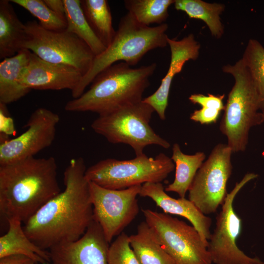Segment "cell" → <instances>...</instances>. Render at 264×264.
<instances>
[{
	"mask_svg": "<svg viewBox=\"0 0 264 264\" xmlns=\"http://www.w3.org/2000/svg\"><path fill=\"white\" fill-rule=\"evenodd\" d=\"M145 221L176 264H212L207 244L192 225L164 213L142 209Z\"/></svg>",
	"mask_w": 264,
	"mask_h": 264,
	"instance_id": "obj_9",
	"label": "cell"
},
{
	"mask_svg": "<svg viewBox=\"0 0 264 264\" xmlns=\"http://www.w3.org/2000/svg\"><path fill=\"white\" fill-rule=\"evenodd\" d=\"M0 132L4 136L14 134L15 133L13 120L8 117L4 113V107L5 105L0 104Z\"/></svg>",
	"mask_w": 264,
	"mask_h": 264,
	"instance_id": "obj_31",
	"label": "cell"
},
{
	"mask_svg": "<svg viewBox=\"0 0 264 264\" xmlns=\"http://www.w3.org/2000/svg\"><path fill=\"white\" fill-rule=\"evenodd\" d=\"M10 0H0V58L16 55L22 49L25 24L17 16Z\"/></svg>",
	"mask_w": 264,
	"mask_h": 264,
	"instance_id": "obj_20",
	"label": "cell"
},
{
	"mask_svg": "<svg viewBox=\"0 0 264 264\" xmlns=\"http://www.w3.org/2000/svg\"><path fill=\"white\" fill-rule=\"evenodd\" d=\"M32 259L22 255H10L0 258V264H36Z\"/></svg>",
	"mask_w": 264,
	"mask_h": 264,
	"instance_id": "obj_32",
	"label": "cell"
},
{
	"mask_svg": "<svg viewBox=\"0 0 264 264\" xmlns=\"http://www.w3.org/2000/svg\"><path fill=\"white\" fill-rule=\"evenodd\" d=\"M82 77L81 72L72 66L49 62L31 52L21 82L31 90L68 89L71 91Z\"/></svg>",
	"mask_w": 264,
	"mask_h": 264,
	"instance_id": "obj_15",
	"label": "cell"
},
{
	"mask_svg": "<svg viewBox=\"0 0 264 264\" xmlns=\"http://www.w3.org/2000/svg\"><path fill=\"white\" fill-rule=\"evenodd\" d=\"M7 220L8 231L0 237V258L22 255L32 259L36 264L50 263L49 251L41 249L31 241L23 230L22 221L15 218Z\"/></svg>",
	"mask_w": 264,
	"mask_h": 264,
	"instance_id": "obj_19",
	"label": "cell"
},
{
	"mask_svg": "<svg viewBox=\"0 0 264 264\" xmlns=\"http://www.w3.org/2000/svg\"><path fill=\"white\" fill-rule=\"evenodd\" d=\"M222 70L231 74L235 82L228 94L220 129L233 152H243L250 129L264 122L260 97L241 59L235 64L224 66Z\"/></svg>",
	"mask_w": 264,
	"mask_h": 264,
	"instance_id": "obj_5",
	"label": "cell"
},
{
	"mask_svg": "<svg viewBox=\"0 0 264 264\" xmlns=\"http://www.w3.org/2000/svg\"><path fill=\"white\" fill-rule=\"evenodd\" d=\"M31 54L30 50L22 49L14 56L4 58L0 63V104L6 106L16 102L31 90L21 82Z\"/></svg>",
	"mask_w": 264,
	"mask_h": 264,
	"instance_id": "obj_18",
	"label": "cell"
},
{
	"mask_svg": "<svg viewBox=\"0 0 264 264\" xmlns=\"http://www.w3.org/2000/svg\"><path fill=\"white\" fill-rule=\"evenodd\" d=\"M259 93L264 114V47L257 40H249L241 58Z\"/></svg>",
	"mask_w": 264,
	"mask_h": 264,
	"instance_id": "obj_27",
	"label": "cell"
},
{
	"mask_svg": "<svg viewBox=\"0 0 264 264\" xmlns=\"http://www.w3.org/2000/svg\"><path fill=\"white\" fill-rule=\"evenodd\" d=\"M108 264H140L130 243L129 236L122 232L109 246Z\"/></svg>",
	"mask_w": 264,
	"mask_h": 264,
	"instance_id": "obj_30",
	"label": "cell"
},
{
	"mask_svg": "<svg viewBox=\"0 0 264 264\" xmlns=\"http://www.w3.org/2000/svg\"><path fill=\"white\" fill-rule=\"evenodd\" d=\"M255 173L246 174L227 193L216 218V227L211 234L208 250L215 264H264L258 257H250L240 249L236 243L242 228L241 219L233 207L234 199L240 190L249 181L258 177Z\"/></svg>",
	"mask_w": 264,
	"mask_h": 264,
	"instance_id": "obj_11",
	"label": "cell"
},
{
	"mask_svg": "<svg viewBox=\"0 0 264 264\" xmlns=\"http://www.w3.org/2000/svg\"><path fill=\"white\" fill-rule=\"evenodd\" d=\"M60 117L45 108H39L29 117L22 134L2 142L0 165L8 164L34 155L49 147L54 140Z\"/></svg>",
	"mask_w": 264,
	"mask_h": 264,
	"instance_id": "obj_13",
	"label": "cell"
},
{
	"mask_svg": "<svg viewBox=\"0 0 264 264\" xmlns=\"http://www.w3.org/2000/svg\"><path fill=\"white\" fill-rule=\"evenodd\" d=\"M130 245L140 264H176L162 248L145 221L129 236Z\"/></svg>",
	"mask_w": 264,
	"mask_h": 264,
	"instance_id": "obj_21",
	"label": "cell"
},
{
	"mask_svg": "<svg viewBox=\"0 0 264 264\" xmlns=\"http://www.w3.org/2000/svg\"><path fill=\"white\" fill-rule=\"evenodd\" d=\"M22 7L36 17L40 25L44 28L54 31H63L66 29V18L53 12L44 0H11Z\"/></svg>",
	"mask_w": 264,
	"mask_h": 264,
	"instance_id": "obj_28",
	"label": "cell"
},
{
	"mask_svg": "<svg viewBox=\"0 0 264 264\" xmlns=\"http://www.w3.org/2000/svg\"><path fill=\"white\" fill-rule=\"evenodd\" d=\"M224 94L214 95L208 94H193L189 100L194 104H198L201 108L195 110L190 115V119L201 124L215 123L221 110H224L223 99Z\"/></svg>",
	"mask_w": 264,
	"mask_h": 264,
	"instance_id": "obj_29",
	"label": "cell"
},
{
	"mask_svg": "<svg viewBox=\"0 0 264 264\" xmlns=\"http://www.w3.org/2000/svg\"><path fill=\"white\" fill-rule=\"evenodd\" d=\"M109 243L94 219L78 240L49 249L51 264H108Z\"/></svg>",
	"mask_w": 264,
	"mask_h": 264,
	"instance_id": "obj_14",
	"label": "cell"
},
{
	"mask_svg": "<svg viewBox=\"0 0 264 264\" xmlns=\"http://www.w3.org/2000/svg\"><path fill=\"white\" fill-rule=\"evenodd\" d=\"M139 196L152 199L164 213L180 216L188 220L208 245L211 234L210 229L212 220L203 214L189 199L170 197L166 193L161 182H147L142 184Z\"/></svg>",
	"mask_w": 264,
	"mask_h": 264,
	"instance_id": "obj_17",
	"label": "cell"
},
{
	"mask_svg": "<svg viewBox=\"0 0 264 264\" xmlns=\"http://www.w3.org/2000/svg\"><path fill=\"white\" fill-rule=\"evenodd\" d=\"M46 5L55 13L66 18L63 0H44Z\"/></svg>",
	"mask_w": 264,
	"mask_h": 264,
	"instance_id": "obj_33",
	"label": "cell"
},
{
	"mask_svg": "<svg viewBox=\"0 0 264 264\" xmlns=\"http://www.w3.org/2000/svg\"><path fill=\"white\" fill-rule=\"evenodd\" d=\"M167 42L171 51V60L168 71L157 89L142 100L153 108L162 120L166 119L165 111L174 76L181 72L187 61L198 58L200 48V44L196 40L193 34H190L180 40L168 37Z\"/></svg>",
	"mask_w": 264,
	"mask_h": 264,
	"instance_id": "obj_16",
	"label": "cell"
},
{
	"mask_svg": "<svg viewBox=\"0 0 264 264\" xmlns=\"http://www.w3.org/2000/svg\"><path fill=\"white\" fill-rule=\"evenodd\" d=\"M174 6L176 10L184 12L190 18L204 22L214 38L222 36L224 27L220 16L225 9L223 4L201 0H175Z\"/></svg>",
	"mask_w": 264,
	"mask_h": 264,
	"instance_id": "obj_23",
	"label": "cell"
},
{
	"mask_svg": "<svg viewBox=\"0 0 264 264\" xmlns=\"http://www.w3.org/2000/svg\"><path fill=\"white\" fill-rule=\"evenodd\" d=\"M63 1L67 24L66 30L84 42L95 56L102 53L106 47L88 23L81 6V0H63Z\"/></svg>",
	"mask_w": 264,
	"mask_h": 264,
	"instance_id": "obj_24",
	"label": "cell"
},
{
	"mask_svg": "<svg viewBox=\"0 0 264 264\" xmlns=\"http://www.w3.org/2000/svg\"><path fill=\"white\" fill-rule=\"evenodd\" d=\"M81 6L91 29L106 48L111 44L116 31L106 0H82Z\"/></svg>",
	"mask_w": 264,
	"mask_h": 264,
	"instance_id": "obj_25",
	"label": "cell"
},
{
	"mask_svg": "<svg viewBox=\"0 0 264 264\" xmlns=\"http://www.w3.org/2000/svg\"><path fill=\"white\" fill-rule=\"evenodd\" d=\"M232 149L220 143L197 171L188 190V199L204 215L215 213L223 203L231 176Z\"/></svg>",
	"mask_w": 264,
	"mask_h": 264,
	"instance_id": "obj_10",
	"label": "cell"
},
{
	"mask_svg": "<svg viewBox=\"0 0 264 264\" xmlns=\"http://www.w3.org/2000/svg\"><path fill=\"white\" fill-rule=\"evenodd\" d=\"M26 35L22 49L30 50L41 59L53 63L71 66L84 76L89 70L95 55L75 35L42 27L36 20L25 23Z\"/></svg>",
	"mask_w": 264,
	"mask_h": 264,
	"instance_id": "obj_8",
	"label": "cell"
},
{
	"mask_svg": "<svg viewBox=\"0 0 264 264\" xmlns=\"http://www.w3.org/2000/svg\"><path fill=\"white\" fill-rule=\"evenodd\" d=\"M172 151L171 158L175 165V176L173 182L167 185L165 190L175 192L180 198H185L206 156L201 152H197L193 155L185 154L182 152L177 143L173 145Z\"/></svg>",
	"mask_w": 264,
	"mask_h": 264,
	"instance_id": "obj_22",
	"label": "cell"
},
{
	"mask_svg": "<svg viewBox=\"0 0 264 264\" xmlns=\"http://www.w3.org/2000/svg\"><path fill=\"white\" fill-rule=\"evenodd\" d=\"M156 66L155 63L137 68L123 62L114 64L98 74L87 91L68 101L65 110L101 115L141 102Z\"/></svg>",
	"mask_w": 264,
	"mask_h": 264,
	"instance_id": "obj_3",
	"label": "cell"
},
{
	"mask_svg": "<svg viewBox=\"0 0 264 264\" xmlns=\"http://www.w3.org/2000/svg\"><path fill=\"white\" fill-rule=\"evenodd\" d=\"M61 192L52 156L0 165V211L22 222Z\"/></svg>",
	"mask_w": 264,
	"mask_h": 264,
	"instance_id": "obj_2",
	"label": "cell"
},
{
	"mask_svg": "<svg viewBox=\"0 0 264 264\" xmlns=\"http://www.w3.org/2000/svg\"><path fill=\"white\" fill-rule=\"evenodd\" d=\"M94 219L100 225L109 243L119 235L139 211L137 199L142 185L121 190L103 188L89 182Z\"/></svg>",
	"mask_w": 264,
	"mask_h": 264,
	"instance_id": "obj_12",
	"label": "cell"
},
{
	"mask_svg": "<svg viewBox=\"0 0 264 264\" xmlns=\"http://www.w3.org/2000/svg\"><path fill=\"white\" fill-rule=\"evenodd\" d=\"M154 111L151 106L142 101L99 115L91 127L110 143L129 145L136 156L143 154L149 145L168 149L170 143L156 133L150 125Z\"/></svg>",
	"mask_w": 264,
	"mask_h": 264,
	"instance_id": "obj_6",
	"label": "cell"
},
{
	"mask_svg": "<svg viewBox=\"0 0 264 264\" xmlns=\"http://www.w3.org/2000/svg\"><path fill=\"white\" fill-rule=\"evenodd\" d=\"M175 168L173 160L164 153L154 157L144 153L131 159L101 160L86 169L85 176L103 188L121 190L147 182H161Z\"/></svg>",
	"mask_w": 264,
	"mask_h": 264,
	"instance_id": "obj_7",
	"label": "cell"
},
{
	"mask_svg": "<svg viewBox=\"0 0 264 264\" xmlns=\"http://www.w3.org/2000/svg\"><path fill=\"white\" fill-rule=\"evenodd\" d=\"M84 159H71L64 173L65 188L23 222V230L36 245L46 250L75 241L94 220Z\"/></svg>",
	"mask_w": 264,
	"mask_h": 264,
	"instance_id": "obj_1",
	"label": "cell"
},
{
	"mask_svg": "<svg viewBox=\"0 0 264 264\" xmlns=\"http://www.w3.org/2000/svg\"><path fill=\"white\" fill-rule=\"evenodd\" d=\"M175 0H125L124 6L140 23L150 26L152 24L164 23L168 16V8Z\"/></svg>",
	"mask_w": 264,
	"mask_h": 264,
	"instance_id": "obj_26",
	"label": "cell"
},
{
	"mask_svg": "<svg viewBox=\"0 0 264 264\" xmlns=\"http://www.w3.org/2000/svg\"><path fill=\"white\" fill-rule=\"evenodd\" d=\"M168 28L166 23L155 26L143 25L129 13L122 17L111 44L102 53L95 56L89 70L71 91L73 99L80 97L98 74L116 62L133 66L150 51L165 47L168 45Z\"/></svg>",
	"mask_w": 264,
	"mask_h": 264,
	"instance_id": "obj_4",
	"label": "cell"
}]
</instances>
